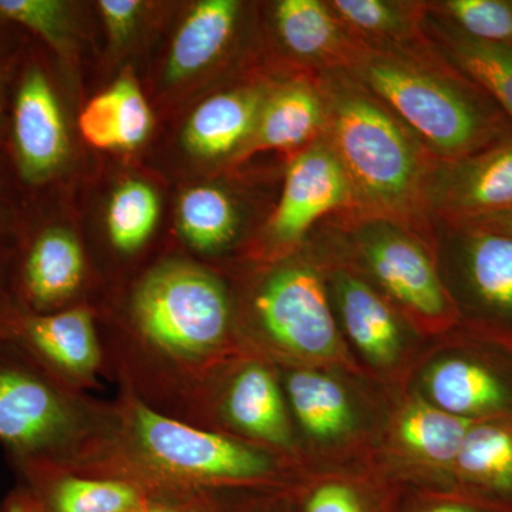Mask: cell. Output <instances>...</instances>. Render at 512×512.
I'll return each instance as SVG.
<instances>
[{"mask_svg": "<svg viewBox=\"0 0 512 512\" xmlns=\"http://www.w3.org/2000/svg\"><path fill=\"white\" fill-rule=\"evenodd\" d=\"M22 483L45 512H134L163 494L127 478L69 470L47 471Z\"/></svg>", "mask_w": 512, "mask_h": 512, "instance_id": "ac0fdd59", "label": "cell"}, {"mask_svg": "<svg viewBox=\"0 0 512 512\" xmlns=\"http://www.w3.org/2000/svg\"><path fill=\"white\" fill-rule=\"evenodd\" d=\"M269 87H241L215 94L192 113L184 128V144L204 158L242 153L254 133Z\"/></svg>", "mask_w": 512, "mask_h": 512, "instance_id": "d6986e66", "label": "cell"}, {"mask_svg": "<svg viewBox=\"0 0 512 512\" xmlns=\"http://www.w3.org/2000/svg\"><path fill=\"white\" fill-rule=\"evenodd\" d=\"M404 512H512V503L444 490L417 495Z\"/></svg>", "mask_w": 512, "mask_h": 512, "instance_id": "d6a6232c", "label": "cell"}, {"mask_svg": "<svg viewBox=\"0 0 512 512\" xmlns=\"http://www.w3.org/2000/svg\"><path fill=\"white\" fill-rule=\"evenodd\" d=\"M178 225L192 248L201 252L220 251L237 235V208L220 188H191L181 198Z\"/></svg>", "mask_w": 512, "mask_h": 512, "instance_id": "83f0119b", "label": "cell"}, {"mask_svg": "<svg viewBox=\"0 0 512 512\" xmlns=\"http://www.w3.org/2000/svg\"><path fill=\"white\" fill-rule=\"evenodd\" d=\"M241 3L237 0H202L175 36L167 79L180 82L217 60L235 32Z\"/></svg>", "mask_w": 512, "mask_h": 512, "instance_id": "d4e9b609", "label": "cell"}, {"mask_svg": "<svg viewBox=\"0 0 512 512\" xmlns=\"http://www.w3.org/2000/svg\"><path fill=\"white\" fill-rule=\"evenodd\" d=\"M326 143L352 190L346 214L387 218L421 232L437 160L412 130L346 70L318 73Z\"/></svg>", "mask_w": 512, "mask_h": 512, "instance_id": "7a4b0ae2", "label": "cell"}, {"mask_svg": "<svg viewBox=\"0 0 512 512\" xmlns=\"http://www.w3.org/2000/svg\"><path fill=\"white\" fill-rule=\"evenodd\" d=\"M440 52L476 82L512 126V45L478 42L451 26H437Z\"/></svg>", "mask_w": 512, "mask_h": 512, "instance_id": "4316f807", "label": "cell"}, {"mask_svg": "<svg viewBox=\"0 0 512 512\" xmlns=\"http://www.w3.org/2000/svg\"><path fill=\"white\" fill-rule=\"evenodd\" d=\"M254 312L262 335L281 352L309 360L338 357V325L325 282L308 262L275 269L256 292Z\"/></svg>", "mask_w": 512, "mask_h": 512, "instance_id": "52a82bcc", "label": "cell"}, {"mask_svg": "<svg viewBox=\"0 0 512 512\" xmlns=\"http://www.w3.org/2000/svg\"><path fill=\"white\" fill-rule=\"evenodd\" d=\"M350 237L370 276L397 305L427 325L457 316L439 269L417 229L387 218L346 214Z\"/></svg>", "mask_w": 512, "mask_h": 512, "instance_id": "8992f818", "label": "cell"}, {"mask_svg": "<svg viewBox=\"0 0 512 512\" xmlns=\"http://www.w3.org/2000/svg\"><path fill=\"white\" fill-rule=\"evenodd\" d=\"M352 190L325 138L299 151L286 171L284 191L268 224L275 247L293 248L332 212L352 211Z\"/></svg>", "mask_w": 512, "mask_h": 512, "instance_id": "30bf717a", "label": "cell"}, {"mask_svg": "<svg viewBox=\"0 0 512 512\" xmlns=\"http://www.w3.org/2000/svg\"><path fill=\"white\" fill-rule=\"evenodd\" d=\"M450 228L467 308L487 330L512 342V238L471 225Z\"/></svg>", "mask_w": 512, "mask_h": 512, "instance_id": "8fae6325", "label": "cell"}, {"mask_svg": "<svg viewBox=\"0 0 512 512\" xmlns=\"http://www.w3.org/2000/svg\"><path fill=\"white\" fill-rule=\"evenodd\" d=\"M298 512H404L390 491L342 478L316 481L298 495Z\"/></svg>", "mask_w": 512, "mask_h": 512, "instance_id": "f546056e", "label": "cell"}, {"mask_svg": "<svg viewBox=\"0 0 512 512\" xmlns=\"http://www.w3.org/2000/svg\"><path fill=\"white\" fill-rule=\"evenodd\" d=\"M84 255L64 229H47L33 242L22 268V293L28 312L59 311L82 286Z\"/></svg>", "mask_w": 512, "mask_h": 512, "instance_id": "ffe728a7", "label": "cell"}, {"mask_svg": "<svg viewBox=\"0 0 512 512\" xmlns=\"http://www.w3.org/2000/svg\"><path fill=\"white\" fill-rule=\"evenodd\" d=\"M160 214V202L150 185L127 181L114 192L107 214L111 242L121 252H133L150 237Z\"/></svg>", "mask_w": 512, "mask_h": 512, "instance_id": "f1b7e54d", "label": "cell"}, {"mask_svg": "<svg viewBox=\"0 0 512 512\" xmlns=\"http://www.w3.org/2000/svg\"><path fill=\"white\" fill-rule=\"evenodd\" d=\"M429 8L461 35L478 42L512 45L510 0H446L429 3Z\"/></svg>", "mask_w": 512, "mask_h": 512, "instance_id": "4dcf8cb0", "label": "cell"}, {"mask_svg": "<svg viewBox=\"0 0 512 512\" xmlns=\"http://www.w3.org/2000/svg\"><path fill=\"white\" fill-rule=\"evenodd\" d=\"M120 477L156 493L276 488L281 466L269 448L174 419L128 389L113 407L100 457L80 471Z\"/></svg>", "mask_w": 512, "mask_h": 512, "instance_id": "6da1fadb", "label": "cell"}, {"mask_svg": "<svg viewBox=\"0 0 512 512\" xmlns=\"http://www.w3.org/2000/svg\"><path fill=\"white\" fill-rule=\"evenodd\" d=\"M474 423L477 421L461 419L426 399H417L403 407L394 426V436L406 454L450 478Z\"/></svg>", "mask_w": 512, "mask_h": 512, "instance_id": "603a6c76", "label": "cell"}, {"mask_svg": "<svg viewBox=\"0 0 512 512\" xmlns=\"http://www.w3.org/2000/svg\"><path fill=\"white\" fill-rule=\"evenodd\" d=\"M332 288L340 320L353 345L373 365L393 366L402 355L404 339L389 303L372 285L346 269L333 274Z\"/></svg>", "mask_w": 512, "mask_h": 512, "instance_id": "e0dca14e", "label": "cell"}, {"mask_svg": "<svg viewBox=\"0 0 512 512\" xmlns=\"http://www.w3.org/2000/svg\"><path fill=\"white\" fill-rule=\"evenodd\" d=\"M450 480L457 493L512 503V421L474 423Z\"/></svg>", "mask_w": 512, "mask_h": 512, "instance_id": "44dd1931", "label": "cell"}, {"mask_svg": "<svg viewBox=\"0 0 512 512\" xmlns=\"http://www.w3.org/2000/svg\"><path fill=\"white\" fill-rule=\"evenodd\" d=\"M113 427L104 409L0 336V444L22 481L47 471H82Z\"/></svg>", "mask_w": 512, "mask_h": 512, "instance_id": "277c9868", "label": "cell"}, {"mask_svg": "<svg viewBox=\"0 0 512 512\" xmlns=\"http://www.w3.org/2000/svg\"><path fill=\"white\" fill-rule=\"evenodd\" d=\"M13 137L20 173L30 183L55 173L67 153L66 127L56 94L39 69L20 84L13 117Z\"/></svg>", "mask_w": 512, "mask_h": 512, "instance_id": "5bb4252c", "label": "cell"}, {"mask_svg": "<svg viewBox=\"0 0 512 512\" xmlns=\"http://www.w3.org/2000/svg\"><path fill=\"white\" fill-rule=\"evenodd\" d=\"M460 225H471V227L487 229V231L497 232V234L507 235V237L512 238V210Z\"/></svg>", "mask_w": 512, "mask_h": 512, "instance_id": "8d00e7d4", "label": "cell"}, {"mask_svg": "<svg viewBox=\"0 0 512 512\" xmlns=\"http://www.w3.org/2000/svg\"><path fill=\"white\" fill-rule=\"evenodd\" d=\"M2 505L5 512H45L36 495L23 483L10 491Z\"/></svg>", "mask_w": 512, "mask_h": 512, "instance_id": "d590c367", "label": "cell"}, {"mask_svg": "<svg viewBox=\"0 0 512 512\" xmlns=\"http://www.w3.org/2000/svg\"><path fill=\"white\" fill-rule=\"evenodd\" d=\"M0 512H5V510H3V505L0 504Z\"/></svg>", "mask_w": 512, "mask_h": 512, "instance_id": "f35d334b", "label": "cell"}, {"mask_svg": "<svg viewBox=\"0 0 512 512\" xmlns=\"http://www.w3.org/2000/svg\"><path fill=\"white\" fill-rule=\"evenodd\" d=\"M0 15L20 23L55 47L64 39V8L56 0H0Z\"/></svg>", "mask_w": 512, "mask_h": 512, "instance_id": "1f68e13d", "label": "cell"}, {"mask_svg": "<svg viewBox=\"0 0 512 512\" xmlns=\"http://www.w3.org/2000/svg\"><path fill=\"white\" fill-rule=\"evenodd\" d=\"M336 16L366 45L403 47L423 42L427 3L332 0Z\"/></svg>", "mask_w": 512, "mask_h": 512, "instance_id": "484cf974", "label": "cell"}, {"mask_svg": "<svg viewBox=\"0 0 512 512\" xmlns=\"http://www.w3.org/2000/svg\"><path fill=\"white\" fill-rule=\"evenodd\" d=\"M346 72L413 131L439 161H454L511 136L510 121L476 82L430 42L412 46L363 43Z\"/></svg>", "mask_w": 512, "mask_h": 512, "instance_id": "3957f363", "label": "cell"}, {"mask_svg": "<svg viewBox=\"0 0 512 512\" xmlns=\"http://www.w3.org/2000/svg\"><path fill=\"white\" fill-rule=\"evenodd\" d=\"M231 319L224 284L190 262L157 266L138 284L131 301L141 352L190 386L227 346Z\"/></svg>", "mask_w": 512, "mask_h": 512, "instance_id": "5b68a950", "label": "cell"}, {"mask_svg": "<svg viewBox=\"0 0 512 512\" xmlns=\"http://www.w3.org/2000/svg\"><path fill=\"white\" fill-rule=\"evenodd\" d=\"M274 19L285 49L318 66L319 73L348 70L363 47L328 2L281 0L275 5Z\"/></svg>", "mask_w": 512, "mask_h": 512, "instance_id": "9a60e30c", "label": "cell"}, {"mask_svg": "<svg viewBox=\"0 0 512 512\" xmlns=\"http://www.w3.org/2000/svg\"><path fill=\"white\" fill-rule=\"evenodd\" d=\"M426 400L471 421H512V373L481 355L440 357L423 375Z\"/></svg>", "mask_w": 512, "mask_h": 512, "instance_id": "7c38bea8", "label": "cell"}, {"mask_svg": "<svg viewBox=\"0 0 512 512\" xmlns=\"http://www.w3.org/2000/svg\"><path fill=\"white\" fill-rule=\"evenodd\" d=\"M510 210L512 134L471 156L437 160L427 190L429 214L460 225Z\"/></svg>", "mask_w": 512, "mask_h": 512, "instance_id": "9c48e42d", "label": "cell"}, {"mask_svg": "<svg viewBox=\"0 0 512 512\" xmlns=\"http://www.w3.org/2000/svg\"><path fill=\"white\" fill-rule=\"evenodd\" d=\"M80 130L87 143L103 150H131L146 140L151 111L131 77L123 76L109 90L94 97L80 114Z\"/></svg>", "mask_w": 512, "mask_h": 512, "instance_id": "7402d4cb", "label": "cell"}, {"mask_svg": "<svg viewBox=\"0 0 512 512\" xmlns=\"http://www.w3.org/2000/svg\"><path fill=\"white\" fill-rule=\"evenodd\" d=\"M325 101L318 80H293L269 89L242 156L258 151L305 150L325 134Z\"/></svg>", "mask_w": 512, "mask_h": 512, "instance_id": "2e32d148", "label": "cell"}, {"mask_svg": "<svg viewBox=\"0 0 512 512\" xmlns=\"http://www.w3.org/2000/svg\"><path fill=\"white\" fill-rule=\"evenodd\" d=\"M0 336L15 342L47 372L79 392L94 386L103 369V346L93 313L86 308L8 313Z\"/></svg>", "mask_w": 512, "mask_h": 512, "instance_id": "ba28073f", "label": "cell"}, {"mask_svg": "<svg viewBox=\"0 0 512 512\" xmlns=\"http://www.w3.org/2000/svg\"><path fill=\"white\" fill-rule=\"evenodd\" d=\"M217 406L224 423L242 437L269 450H292L284 390L265 363L249 360L238 366L221 387Z\"/></svg>", "mask_w": 512, "mask_h": 512, "instance_id": "4fadbf2b", "label": "cell"}, {"mask_svg": "<svg viewBox=\"0 0 512 512\" xmlns=\"http://www.w3.org/2000/svg\"><path fill=\"white\" fill-rule=\"evenodd\" d=\"M282 501H276V498H261V501H251L244 504H225L221 512H276L281 507Z\"/></svg>", "mask_w": 512, "mask_h": 512, "instance_id": "74e56055", "label": "cell"}, {"mask_svg": "<svg viewBox=\"0 0 512 512\" xmlns=\"http://www.w3.org/2000/svg\"><path fill=\"white\" fill-rule=\"evenodd\" d=\"M227 503L221 494L163 493L134 512H221Z\"/></svg>", "mask_w": 512, "mask_h": 512, "instance_id": "836d02e7", "label": "cell"}, {"mask_svg": "<svg viewBox=\"0 0 512 512\" xmlns=\"http://www.w3.org/2000/svg\"><path fill=\"white\" fill-rule=\"evenodd\" d=\"M99 8L111 37L119 42L130 35L141 6L138 0H101Z\"/></svg>", "mask_w": 512, "mask_h": 512, "instance_id": "e575fe53", "label": "cell"}, {"mask_svg": "<svg viewBox=\"0 0 512 512\" xmlns=\"http://www.w3.org/2000/svg\"><path fill=\"white\" fill-rule=\"evenodd\" d=\"M285 393L296 420L311 439L332 443L352 430L355 414L348 393L326 373L296 367L286 375Z\"/></svg>", "mask_w": 512, "mask_h": 512, "instance_id": "cb8c5ba5", "label": "cell"}]
</instances>
